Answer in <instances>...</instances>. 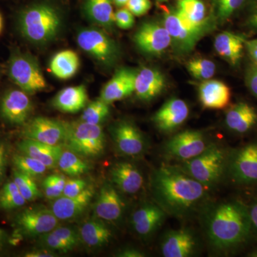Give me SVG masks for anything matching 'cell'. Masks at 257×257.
Masks as SVG:
<instances>
[{
	"mask_svg": "<svg viewBox=\"0 0 257 257\" xmlns=\"http://www.w3.org/2000/svg\"><path fill=\"white\" fill-rule=\"evenodd\" d=\"M87 187V182L85 179L74 177V178L69 179L66 182L62 196L67 197H76Z\"/></svg>",
	"mask_w": 257,
	"mask_h": 257,
	"instance_id": "cell-42",
	"label": "cell"
},
{
	"mask_svg": "<svg viewBox=\"0 0 257 257\" xmlns=\"http://www.w3.org/2000/svg\"><path fill=\"white\" fill-rule=\"evenodd\" d=\"M195 236L188 229L171 230L166 233L161 243L165 257L191 256L197 249Z\"/></svg>",
	"mask_w": 257,
	"mask_h": 257,
	"instance_id": "cell-19",
	"label": "cell"
},
{
	"mask_svg": "<svg viewBox=\"0 0 257 257\" xmlns=\"http://www.w3.org/2000/svg\"><path fill=\"white\" fill-rule=\"evenodd\" d=\"M27 202L13 180L7 182L0 190V208L2 209L14 210L24 207Z\"/></svg>",
	"mask_w": 257,
	"mask_h": 257,
	"instance_id": "cell-34",
	"label": "cell"
},
{
	"mask_svg": "<svg viewBox=\"0 0 257 257\" xmlns=\"http://www.w3.org/2000/svg\"><path fill=\"white\" fill-rule=\"evenodd\" d=\"M26 257H55L57 256L55 251L48 248L45 249L35 250V251H30L25 254Z\"/></svg>",
	"mask_w": 257,
	"mask_h": 257,
	"instance_id": "cell-49",
	"label": "cell"
},
{
	"mask_svg": "<svg viewBox=\"0 0 257 257\" xmlns=\"http://www.w3.org/2000/svg\"><path fill=\"white\" fill-rule=\"evenodd\" d=\"M248 256L251 257H257V249L253 250V251H251V253H248Z\"/></svg>",
	"mask_w": 257,
	"mask_h": 257,
	"instance_id": "cell-55",
	"label": "cell"
},
{
	"mask_svg": "<svg viewBox=\"0 0 257 257\" xmlns=\"http://www.w3.org/2000/svg\"><path fill=\"white\" fill-rule=\"evenodd\" d=\"M248 210H249L253 231L257 232V202L253 203L252 205L248 208Z\"/></svg>",
	"mask_w": 257,
	"mask_h": 257,
	"instance_id": "cell-52",
	"label": "cell"
},
{
	"mask_svg": "<svg viewBox=\"0 0 257 257\" xmlns=\"http://www.w3.org/2000/svg\"><path fill=\"white\" fill-rule=\"evenodd\" d=\"M33 106L28 93L22 89H11L0 101V115L6 122L22 126L28 122Z\"/></svg>",
	"mask_w": 257,
	"mask_h": 257,
	"instance_id": "cell-15",
	"label": "cell"
},
{
	"mask_svg": "<svg viewBox=\"0 0 257 257\" xmlns=\"http://www.w3.org/2000/svg\"><path fill=\"white\" fill-rule=\"evenodd\" d=\"M15 223L21 234L30 237H39L57 227L59 219L51 209L38 206L19 213Z\"/></svg>",
	"mask_w": 257,
	"mask_h": 257,
	"instance_id": "cell-10",
	"label": "cell"
},
{
	"mask_svg": "<svg viewBox=\"0 0 257 257\" xmlns=\"http://www.w3.org/2000/svg\"><path fill=\"white\" fill-rule=\"evenodd\" d=\"M13 162L15 169L34 179L44 175L48 170L46 166L40 161L23 154L14 155Z\"/></svg>",
	"mask_w": 257,
	"mask_h": 257,
	"instance_id": "cell-37",
	"label": "cell"
},
{
	"mask_svg": "<svg viewBox=\"0 0 257 257\" xmlns=\"http://www.w3.org/2000/svg\"><path fill=\"white\" fill-rule=\"evenodd\" d=\"M245 39L230 32H222L216 35L214 46L218 55L230 65L235 67L239 63L245 48Z\"/></svg>",
	"mask_w": 257,
	"mask_h": 257,
	"instance_id": "cell-27",
	"label": "cell"
},
{
	"mask_svg": "<svg viewBox=\"0 0 257 257\" xmlns=\"http://www.w3.org/2000/svg\"><path fill=\"white\" fill-rule=\"evenodd\" d=\"M198 92L201 104L207 109H224L231 100L230 88L224 82L216 79L203 81Z\"/></svg>",
	"mask_w": 257,
	"mask_h": 257,
	"instance_id": "cell-24",
	"label": "cell"
},
{
	"mask_svg": "<svg viewBox=\"0 0 257 257\" xmlns=\"http://www.w3.org/2000/svg\"><path fill=\"white\" fill-rule=\"evenodd\" d=\"M245 48L247 51L250 59L252 61L253 64L257 66V38L252 40H245Z\"/></svg>",
	"mask_w": 257,
	"mask_h": 257,
	"instance_id": "cell-48",
	"label": "cell"
},
{
	"mask_svg": "<svg viewBox=\"0 0 257 257\" xmlns=\"http://www.w3.org/2000/svg\"><path fill=\"white\" fill-rule=\"evenodd\" d=\"M150 189L155 203L166 214L184 218L207 200L208 189L177 167L162 166L152 172Z\"/></svg>",
	"mask_w": 257,
	"mask_h": 257,
	"instance_id": "cell-1",
	"label": "cell"
},
{
	"mask_svg": "<svg viewBox=\"0 0 257 257\" xmlns=\"http://www.w3.org/2000/svg\"><path fill=\"white\" fill-rule=\"evenodd\" d=\"M246 0H214L216 13L220 23H224L239 10Z\"/></svg>",
	"mask_w": 257,
	"mask_h": 257,
	"instance_id": "cell-41",
	"label": "cell"
},
{
	"mask_svg": "<svg viewBox=\"0 0 257 257\" xmlns=\"http://www.w3.org/2000/svg\"><path fill=\"white\" fill-rule=\"evenodd\" d=\"M126 8L135 16H143L151 9L152 3L150 0H128Z\"/></svg>",
	"mask_w": 257,
	"mask_h": 257,
	"instance_id": "cell-45",
	"label": "cell"
},
{
	"mask_svg": "<svg viewBox=\"0 0 257 257\" xmlns=\"http://www.w3.org/2000/svg\"><path fill=\"white\" fill-rule=\"evenodd\" d=\"M13 180L27 202H32L42 197L35 179L30 176L15 169L13 171Z\"/></svg>",
	"mask_w": 257,
	"mask_h": 257,
	"instance_id": "cell-36",
	"label": "cell"
},
{
	"mask_svg": "<svg viewBox=\"0 0 257 257\" xmlns=\"http://www.w3.org/2000/svg\"><path fill=\"white\" fill-rule=\"evenodd\" d=\"M228 172L236 183L257 182V143H250L229 155Z\"/></svg>",
	"mask_w": 257,
	"mask_h": 257,
	"instance_id": "cell-11",
	"label": "cell"
},
{
	"mask_svg": "<svg viewBox=\"0 0 257 257\" xmlns=\"http://www.w3.org/2000/svg\"><path fill=\"white\" fill-rule=\"evenodd\" d=\"M165 216V211L156 203H147L134 211L132 226L139 236L150 237L160 227Z\"/></svg>",
	"mask_w": 257,
	"mask_h": 257,
	"instance_id": "cell-20",
	"label": "cell"
},
{
	"mask_svg": "<svg viewBox=\"0 0 257 257\" xmlns=\"http://www.w3.org/2000/svg\"><path fill=\"white\" fill-rule=\"evenodd\" d=\"M94 195V189L92 186H88L87 188L76 197L61 196L55 199L50 209L59 220L75 219L85 211Z\"/></svg>",
	"mask_w": 257,
	"mask_h": 257,
	"instance_id": "cell-21",
	"label": "cell"
},
{
	"mask_svg": "<svg viewBox=\"0 0 257 257\" xmlns=\"http://www.w3.org/2000/svg\"><path fill=\"white\" fill-rule=\"evenodd\" d=\"M62 26L60 12L49 3L32 5L24 10L19 17L20 33L35 45H45L55 40Z\"/></svg>",
	"mask_w": 257,
	"mask_h": 257,
	"instance_id": "cell-3",
	"label": "cell"
},
{
	"mask_svg": "<svg viewBox=\"0 0 257 257\" xmlns=\"http://www.w3.org/2000/svg\"><path fill=\"white\" fill-rule=\"evenodd\" d=\"M187 68L193 77L203 81L212 78L216 72L215 64L206 58H195L189 61Z\"/></svg>",
	"mask_w": 257,
	"mask_h": 257,
	"instance_id": "cell-38",
	"label": "cell"
},
{
	"mask_svg": "<svg viewBox=\"0 0 257 257\" xmlns=\"http://www.w3.org/2000/svg\"><path fill=\"white\" fill-rule=\"evenodd\" d=\"M110 179L118 190L127 194L138 193L144 182L143 175L138 167L127 162L115 164L110 170Z\"/></svg>",
	"mask_w": 257,
	"mask_h": 257,
	"instance_id": "cell-23",
	"label": "cell"
},
{
	"mask_svg": "<svg viewBox=\"0 0 257 257\" xmlns=\"http://www.w3.org/2000/svg\"><path fill=\"white\" fill-rule=\"evenodd\" d=\"M111 138L116 150L121 155L130 157H137L146 151V140L131 121H119L110 128Z\"/></svg>",
	"mask_w": 257,
	"mask_h": 257,
	"instance_id": "cell-12",
	"label": "cell"
},
{
	"mask_svg": "<svg viewBox=\"0 0 257 257\" xmlns=\"http://www.w3.org/2000/svg\"><path fill=\"white\" fill-rule=\"evenodd\" d=\"M8 72L11 80L28 94L46 89L47 82L37 61L29 54L15 51L10 57Z\"/></svg>",
	"mask_w": 257,
	"mask_h": 257,
	"instance_id": "cell-6",
	"label": "cell"
},
{
	"mask_svg": "<svg viewBox=\"0 0 257 257\" xmlns=\"http://www.w3.org/2000/svg\"><path fill=\"white\" fill-rule=\"evenodd\" d=\"M124 204L117 189L110 183L103 184L94 205L96 217L101 220L116 221L121 219Z\"/></svg>",
	"mask_w": 257,
	"mask_h": 257,
	"instance_id": "cell-18",
	"label": "cell"
},
{
	"mask_svg": "<svg viewBox=\"0 0 257 257\" xmlns=\"http://www.w3.org/2000/svg\"><path fill=\"white\" fill-rule=\"evenodd\" d=\"M110 114L109 104L101 99L93 101L84 108L81 121L92 124L100 125Z\"/></svg>",
	"mask_w": 257,
	"mask_h": 257,
	"instance_id": "cell-35",
	"label": "cell"
},
{
	"mask_svg": "<svg viewBox=\"0 0 257 257\" xmlns=\"http://www.w3.org/2000/svg\"><path fill=\"white\" fill-rule=\"evenodd\" d=\"M189 114V108L185 101L172 98L154 114L152 121L160 131L170 133L183 124Z\"/></svg>",
	"mask_w": 257,
	"mask_h": 257,
	"instance_id": "cell-16",
	"label": "cell"
},
{
	"mask_svg": "<svg viewBox=\"0 0 257 257\" xmlns=\"http://www.w3.org/2000/svg\"><path fill=\"white\" fill-rule=\"evenodd\" d=\"M245 82L250 92L257 98V66L251 64L246 71Z\"/></svg>",
	"mask_w": 257,
	"mask_h": 257,
	"instance_id": "cell-46",
	"label": "cell"
},
{
	"mask_svg": "<svg viewBox=\"0 0 257 257\" xmlns=\"http://www.w3.org/2000/svg\"><path fill=\"white\" fill-rule=\"evenodd\" d=\"M165 79L160 71L143 67L137 71L135 93L143 101H151L160 95L165 88Z\"/></svg>",
	"mask_w": 257,
	"mask_h": 257,
	"instance_id": "cell-22",
	"label": "cell"
},
{
	"mask_svg": "<svg viewBox=\"0 0 257 257\" xmlns=\"http://www.w3.org/2000/svg\"><path fill=\"white\" fill-rule=\"evenodd\" d=\"M3 18H2L1 15H0V33H1L2 30H3Z\"/></svg>",
	"mask_w": 257,
	"mask_h": 257,
	"instance_id": "cell-56",
	"label": "cell"
},
{
	"mask_svg": "<svg viewBox=\"0 0 257 257\" xmlns=\"http://www.w3.org/2000/svg\"><path fill=\"white\" fill-rule=\"evenodd\" d=\"M18 148L21 154L41 162L48 170L57 167L61 152L63 150L61 146L47 145L27 138L18 143Z\"/></svg>",
	"mask_w": 257,
	"mask_h": 257,
	"instance_id": "cell-26",
	"label": "cell"
},
{
	"mask_svg": "<svg viewBox=\"0 0 257 257\" xmlns=\"http://www.w3.org/2000/svg\"><path fill=\"white\" fill-rule=\"evenodd\" d=\"M136 73L127 67L118 69L101 89L99 99L110 104L131 95L135 92Z\"/></svg>",
	"mask_w": 257,
	"mask_h": 257,
	"instance_id": "cell-17",
	"label": "cell"
},
{
	"mask_svg": "<svg viewBox=\"0 0 257 257\" xmlns=\"http://www.w3.org/2000/svg\"><path fill=\"white\" fill-rule=\"evenodd\" d=\"M206 220L208 239L220 251L239 247L253 231L248 208L236 201L217 204L208 213Z\"/></svg>",
	"mask_w": 257,
	"mask_h": 257,
	"instance_id": "cell-2",
	"label": "cell"
},
{
	"mask_svg": "<svg viewBox=\"0 0 257 257\" xmlns=\"http://www.w3.org/2000/svg\"><path fill=\"white\" fill-rule=\"evenodd\" d=\"M114 23L121 30H128L135 25V15L127 8H120L114 13Z\"/></svg>",
	"mask_w": 257,
	"mask_h": 257,
	"instance_id": "cell-43",
	"label": "cell"
},
{
	"mask_svg": "<svg viewBox=\"0 0 257 257\" xmlns=\"http://www.w3.org/2000/svg\"><path fill=\"white\" fill-rule=\"evenodd\" d=\"M67 134L63 145L82 158L100 157L106 147V138L101 125L79 120L66 122Z\"/></svg>",
	"mask_w": 257,
	"mask_h": 257,
	"instance_id": "cell-5",
	"label": "cell"
},
{
	"mask_svg": "<svg viewBox=\"0 0 257 257\" xmlns=\"http://www.w3.org/2000/svg\"><path fill=\"white\" fill-rule=\"evenodd\" d=\"M163 25L170 33L172 45L183 53L192 50L207 31L191 25L179 14L177 9L165 12Z\"/></svg>",
	"mask_w": 257,
	"mask_h": 257,
	"instance_id": "cell-8",
	"label": "cell"
},
{
	"mask_svg": "<svg viewBox=\"0 0 257 257\" xmlns=\"http://www.w3.org/2000/svg\"><path fill=\"white\" fill-rule=\"evenodd\" d=\"M88 95L84 85L64 88L52 100V105L62 112L74 113L82 110L87 105Z\"/></svg>",
	"mask_w": 257,
	"mask_h": 257,
	"instance_id": "cell-28",
	"label": "cell"
},
{
	"mask_svg": "<svg viewBox=\"0 0 257 257\" xmlns=\"http://www.w3.org/2000/svg\"><path fill=\"white\" fill-rule=\"evenodd\" d=\"M116 256L119 257H143L145 255V253L137 248H125L119 251Z\"/></svg>",
	"mask_w": 257,
	"mask_h": 257,
	"instance_id": "cell-50",
	"label": "cell"
},
{
	"mask_svg": "<svg viewBox=\"0 0 257 257\" xmlns=\"http://www.w3.org/2000/svg\"><path fill=\"white\" fill-rule=\"evenodd\" d=\"M225 123L233 133H247L256 124L257 111L248 103L240 101L226 111Z\"/></svg>",
	"mask_w": 257,
	"mask_h": 257,
	"instance_id": "cell-25",
	"label": "cell"
},
{
	"mask_svg": "<svg viewBox=\"0 0 257 257\" xmlns=\"http://www.w3.org/2000/svg\"><path fill=\"white\" fill-rule=\"evenodd\" d=\"M128 0H113L114 5H116L117 8H124L127 4Z\"/></svg>",
	"mask_w": 257,
	"mask_h": 257,
	"instance_id": "cell-54",
	"label": "cell"
},
{
	"mask_svg": "<svg viewBox=\"0 0 257 257\" xmlns=\"http://www.w3.org/2000/svg\"><path fill=\"white\" fill-rule=\"evenodd\" d=\"M79 234L81 241L90 248L104 246L111 238V230L97 217L84 221L79 229Z\"/></svg>",
	"mask_w": 257,
	"mask_h": 257,
	"instance_id": "cell-29",
	"label": "cell"
},
{
	"mask_svg": "<svg viewBox=\"0 0 257 257\" xmlns=\"http://www.w3.org/2000/svg\"><path fill=\"white\" fill-rule=\"evenodd\" d=\"M8 147L6 144L0 140V183L5 179L8 165Z\"/></svg>",
	"mask_w": 257,
	"mask_h": 257,
	"instance_id": "cell-47",
	"label": "cell"
},
{
	"mask_svg": "<svg viewBox=\"0 0 257 257\" xmlns=\"http://www.w3.org/2000/svg\"><path fill=\"white\" fill-rule=\"evenodd\" d=\"M66 182L67 179L62 175L53 174L47 176L42 184L45 197L51 200L60 197L63 194Z\"/></svg>",
	"mask_w": 257,
	"mask_h": 257,
	"instance_id": "cell-39",
	"label": "cell"
},
{
	"mask_svg": "<svg viewBox=\"0 0 257 257\" xmlns=\"http://www.w3.org/2000/svg\"><path fill=\"white\" fill-rule=\"evenodd\" d=\"M177 10L191 25L208 30L207 9L202 0H179Z\"/></svg>",
	"mask_w": 257,
	"mask_h": 257,
	"instance_id": "cell-32",
	"label": "cell"
},
{
	"mask_svg": "<svg viewBox=\"0 0 257 257\" xmlns=\"http://www.w3.org/2000/svg\"><path fill=\"white\" fill-rule=\"evenodd\" d=\"M52 231L54 234L64 239V241L73 245L74 247H76L79 243L80 237H79V232H77L72 228L57 226Z\"/></svg>",
	"mask_w": 257,
	"mask_h": 257,
	"instance_id": "cell-44",
	"label": "cell"
},
{
	"mask_svg": "<svg viewBox=\"0 0 257 257\" xmlns=\"http://www.w3.org/2000/svg\"><path fill=\"white\" fill-rule=\"evenodd\" d=\"M80 60L78 55L72 50H63L56 54L50 64L52 73L61 79L73 77L78 71Z\"/></svg>",
	"mask_w": 257,
	"mask_h": 257,
	"instance_id": "cell-31",
	"label": "cell"
},
{
	"mask_svg": "<svg viewBox=\"0 0 257 257\" xmlns=\"http://www.w3.org/2000/svg\"><path fill=\"white\" fill-rule=\"evenodd\" d=\"M134 41L139 50L153 56L160 55L172 44L167 29L156 22L143 23L134 35Z\"/></svg>",
	"mask_w": 257,
	"mask_h": 257,
	"instance_id": "cell-14",
	"label": "cell"
},
{
	"mask_svg": "<svg viewBox=\"0 0 257 257\" xmlns=\"http://www.w3.org/2000/svg\"><path fill=\"white\" fill-rule=\"evenodd\" d=\"M8 241V236L6 231L0 228V252L3 251V248L6 246Z\"/></svg>",
	"mask_w": 257,
	"mask_h": 257,
	"instance_id": "cell-53",
	"label": "cell"
},
{
	"mask_svg": "<svg viewBox=\"0 0 257 257\" xmlns=\"http://www.w3.org/2000/svg\"><path fill=\"white\" fill-rule=\"evenodd\" d=\"M113 0H86L84 13L88 19L105 30H112L114 23Z\"/></svg>",
	"mask_w": 257,
	"mask_h": 257,
	"instance_id": "cell-30",
	"label": "cell"
},
{
	"mask_svg": "<svg viewBox=\"0 0 257 257\" xmlns=\"http://www.w3.org/2000/svg\"><path fill=\"white\" fill-rule=\"evenodd\" d=\"M157 1H159V2H165V1H167V0H157Z\"/></svg>",
	"mask_w": 257,
	"mask_h": 257,
	"instance_id": "cell-57",
	"label": "cell"
},
{
	"mask_svg": "<svg viewBox=\"0 0 257 257\" xmlns=\"http://www.w3.org/2000/svg\"><path fill=\"white\" fill-rule=\"evenodd\" d=\"M67 134L65 121L38 116L25 124L24 138L30 139L40 143L61 146L63 145Z\"/></svg>",
	"mask_w": 257,
	"mask_h": 257,
	"instance_id": "cell-13",
	"label": "cell"
},
{
	"mask_svg": "<svg viewBox=\"0 0 257 257\" xmlns=\"http://www.w3.org/2000/svg\"><path fill=\"white\" fill-rule=\"evenodd\" d=\"M77 42L84 52L104 65H111L119 55L116 42L100 29H83L77 35Z\"/></svg>",
	"mask_w": 257,
	"mask_h": 257,
	"instance_id": "cell-7",
	"label": "cell"
},
{
	"mask_svg": "<svg viewBox=\"0 0 257 257\" xmlns=\"http://www.w3.org/2000/svg\"><path fill=\"white\" fill-rule=\"evenodd\" d=\"M39 242L43 247L53 251L67 253L73 249L74 246L60 236L54 234L52 231L39 236Z\"/></svg>",
	"mask_w": 257,
	"mask_h": 257,
	"instance_id": "cell-40",
	"label": "cell"
},
{
	"mask_svg": "<svg viewBox=\"0 0 257 257\" xmlns=\"http://www.w3.org/2000/svg\"><path fill=\"white\" fill-rule=\"evenodd\" d=\"M57 167L65 175L72 177H79L90 170L84 158L67 149L61 152Z\"/></svg>",
	"mask_w": 257,
	"mask_h": 257,
	"instance_id": "cell-33",
	"label": "cell"
},
{
	"mask_svg": "<svg viewBox=\"0 0 257 257\" xmlns=\"http://www.w3.org/2000/svg\"><path fill=\"white\" fill-rule=\"evenodd\" d=\"M247 25L252 30H257V3L253 7L247 20Z\"/></svg>",
	"mask_w": 257,
	"mask_h": 257,
	"instance_id": "cell-51",
	"label": "cell"
},
{
	"mask_svg": "<svg viewBox=\"0 0 257 257\" xmlns=\"http://www.w3.org/2000/svg\"><path fill=\"white\" fill-rule=\"evenodd\" d=\"M229 153L223 147L211 144L203 153L182 162L178 168L207 189L215 187L228 170Z\"/></svg>",
	"mask_w": 257,
	"mask_h": 257,
	"instance_id": "cell-4",
	"label": "cell"
},
{
	"mask_svg": "<svg viewBox=\"0 0 257 257\" xmlns=\"http://www.w3.org/2000/svg\"><path fill=\"white\" fill-rule=\"evenodd\" d=\"M204 134L194 130H186L177 134L166 143V156L181 162L199 156L210 146Z\"/></svg>",
	"mask_w": 257,
	"mask_h": 257,
	"instance_id": "cell-9",
	"label": "cell"
}]
</instances>
